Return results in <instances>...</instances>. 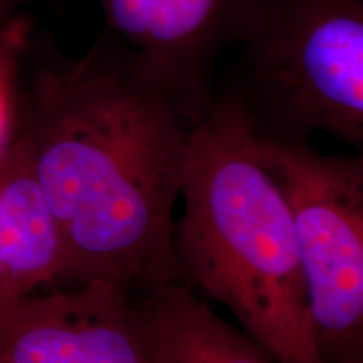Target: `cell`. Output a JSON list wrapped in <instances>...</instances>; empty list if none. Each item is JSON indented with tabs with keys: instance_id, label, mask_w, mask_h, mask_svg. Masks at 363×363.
<instances>
[{
	"instance_id": "30bf717a",
	"label": "cell",
	"mask_w": 363,
	"mask_h": 363,
	"mask_svg": "<svg viewBox=\"0 0 363 363\" xmlns=\"http://www.w3.org/2000/svg\"><path fill=\"white\" fill-rule=\"evenodd\" d=\"M29 2L30 0H0V40L22 19L21 11Z\"/></svg>"
},
{
	"instance_id": "277c9868",
	"label": "cell",
	"mask_w": 363,
	"mask_h": 363,
	"mask_svg": "<svg viewBox=\"0 0 363 363\" xmlns=\"http://www.w3.org/2000/svg\"><path fill=\"white\" fill-rule=\"evenodd\" d=\"M293 216L313 330L325 363L363 362V160L261 133Z\"/></svg>"
},
{
	"instance_id": "8992f818",
	"label": "cell",
	"mask_w": 363,
	"mask_h": 363,
	"mask_svg": "<svg viewBox=\"0 0 363 363\" xmlns=\"http://www.w3.org/2000/svg\"><path fill=\"white\" fill-rule=\"evenodd\" d=\"M103 33L133 54L192 126L214 103L211 74L242 0H94Z\"/></svg>"
},
{
	"instance_id": "3957f363",
	"label": "cell",
	"mask_w": 363,
	"mask_h": 363,
	"mask_svg": "<svg viewBox=\"0 0 363 363\" xmlns=\"http://www.w3.org/2000/svg\"><path fill=\"white\" fill-rule=\"evenodd\" d=\"M242 45L257 130L303 140L313 131L362 147L363 0H242Z\"/></svg>"
},
{
	"instance_id": "7a4b0ae2",
	"label": "cell",
	"mask_w": 363,
	"mask_h": 363,
	"mask_svg": "<svg viewBox=\"0 0 363 363\" xmlns=\"http://www.w3.org/2000/svg\"><path fill=\"white\" fill-rule=\"evenodd\" d=\"M180 274L225 306L278 363H325L313 330L293 216L239 93L214 99L189 130Z\"/></svg>"
},
{
	"instance_id": "5b68a950",
	"label": "cell",
	"mask_w": 363,
	"mask_h": 363,
	"mask_svg": "<svg viewBox=\"0 0 363 363\" xmlns=\"http://www.w3.org/2000/svg\"><path fill=\"white\" fill-rule=\"evenodd\" d=\"M0 363H152L128 289L103 279L56 286L0 313Z\"/></svg>"
},
{
	"instance_id": "9c48e42d",
	"label": "cell",
	"mask_w": 363,
	"mask_h": 363,
	"mask_svg": "<svg viewBox=\"0 0 363 363\" xmlns=\"http://www.w3.org/2000/svg\"><path fill=\"white\" fill-rule=\"evenodd\" d=\"M24 21H19L12 30L0 40V153L11 145L17 128V110L19 103L13 106L9 84L11 74L16 69L17 57L26 49Z\"/></svg>"
},
{
	"instance_id": "ba28073f",
	"label": "cell",
	"mask_w": 363,
	"mask_h": 363,
	"mask_svg": "<svg viewBox=\"0 0 363 363\" xmlns=\"http://www.w3.org/2000/svg\"><path fill=\"white\" fill-rule=\"evenodd\" d=\"M136 303L152 363H278L222 320L182 281L145 289Z\"/></svg>"
},
{
	"instance_id": "8fae6325",
	"label": "cell",
	"mask_w": 363,
	"mask_h": 363,
	"mask_svg": "<svg viewBox=\"0 0 363 363\" xmlns=\"http://www.w3.org/2000/svg\"><path fill=\"white\" fill-rule=\"evenodd\" d=\"M362 363H363V362H362Z\"/></svg>"
},
{
	"instance_id": "6da1fadb",
	"label": "cell",
	"mask_w": 363,
	"mask_h": 363,
	"mask_svg": "<svg viewBox=\"0 0 363 363\" xmlns=\"http://www.w3.org/2000/svg\"><path fill=\"white\" fill-rule=\"evenodd\" d=\"M33 40L13 138L65 242L61 286L103 279L131 293L182 281L174 211L190 126L110 35L76 57Z\"/></svg>"
},
{
	"instance_id": "52a82bcc",
	"label": "cell",
	"mask_w": 363,
	"mask_h": 363,
	"mask_svg": "<svg viewBox=\"0 0 363 363\" xmlns=\"http://www.w3.org/2000/svg\"><path fill=\"white\" fill-rule=\"evenodd\" d=\"M66 249L16 138L0 153V313L65 283Z\"/></svg>"
}]
</instances>
